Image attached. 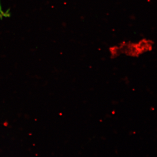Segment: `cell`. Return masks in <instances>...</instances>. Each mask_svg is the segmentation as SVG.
<instances>
[{
  "mask_svg": "<svg viewBox=\"0 0 157 157\" xmlns=\"http://www.w3.org/2000/svg\"><path fill=\"white\" fill-rule=\"evenodd\" d=\"M154 44V42L151 39L142 38L135 42L123 41L117 45L111 46L109 51L111 56L114 57L121 54L137 57L151 51L153 48Z\"/></svg>",
  "mask_w": 157,
  "mask_h": 157,
  "instance_id": "obj_1",
  "label": "cell"
}]
</instances>
